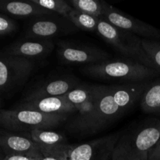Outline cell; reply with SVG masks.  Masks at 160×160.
Wrapping results in <instances>:
<instances>
[{"label": "cell", "mask_w": 160, "mask_h": 160, "mask_svg": "<svg viewBox=\"0 0 160 160\" xmlns=\"http://www.w3.org/2000/svg\"><path fill=\"white\" fill-rule=\"evenodd\" d=\"M28 134L31 140L38 147L41 152L60 150L70 145L64 134L51 130L36 129Z\"/></svg>", "instance_id": "cell-15"}, {"label": "cell", "mask_w": 160, "mask_h": 160, "mask_svg": "<svg viewBox=\"0 0 160 160\" xmlns=\"http://www.w3.org/2000/svg\"><path fill=\"white\" fill-rule=\"evenodd\" d=\"M31 2L49 12L67 18L73 8L68 2L64 0H31Z\"/></svg>", "instance_id": "cell-21"}, {"label": "cell", "mask_w": 160, "mask_h": 160, "mask_svg": "<svg viewBox=\"0 0 160 160\" xmlns=\"http://www.w3.org/2000/svg\"><path fill=\"white\" fill-rule=\"evenodd\" d=\"M142 43L155 69L160 70V41L142 38Z\"/></svg>", "instance_id": "cell-22"}, {"label": "cell", "mask_w": 160, "mask_h": 160, "mask_svg": "<svg viewBox=\"0 0 160 160\" xmlns=\"http://www.w3.org/2000/svg\"><path fill=\"white\" fill-rule=\"evenodd\" d=\"M151 81L101 85L96 95L78 110L68 130L82 135L100 132L138 102Z\"/></svg>", "instance_id": "cell-1"}, {"label": "cell", "mask_w": 160, "mask_h": 160, "mask_svg": "<svg viewBox=\"0 0 160 160\" xmlns=\"http://www.w3.org/2000/svg\"><path fill=\"white\" fill-rule=\"evenodd\" d=\"M68 148L52 152H43L40 160H68Z\"/></svg>", "instance_id": "cell-24"}, {"label": "cell", "mask_w": 160, "mask_h": 160, "mask_svg": "<svg viewBox=\"0 0 160 160\" xmlns=\"http://www.w3.org/2000/svg\"><path fill=\"white\" fill-rule=\"evenodd\" d=\"M76 28L89 32L97 33L98 18L73 9L67 17Z\"/></svg>", "instance_id": "cell-19"}, {"label": "cell", "mask_w": 160, "mask_h": 160, "mask_svg": "<svg viewBox=\"0 0 160 160\" xmlns=\"http://www.w3.org/2000/svg\"><path fill=\"white\" fill-rule=\"evenodd\" d=\"M18 109H26L31 110L38 111L45 114L69 116L78 112V109L70 105L63 96L48 97L31 101L20 102L14 106Z\"/></svg>", "instance_id": "cell-14"}, {"label": "cell", "mask_w": 160, "mask_h": 160, "mask_svg": "<svg viewBox=\"0 0 160 160\" xmlns=\"http://www.w3.org/2000/svg\"><path fill=\"white\" fill-rule=\"evenodd\" d=\"M120 134L117 132L79 145H70L68 160H110Z\"/></svg>", "instance_id": "cell-10"}, {"label": "cell", "mask_w": 160, "mask_h": 160, "mask_svg": "<svg viewBox=\"0 0 160 160\" xmlns=\"http://www.w3.org/2000/svg\"><path fill=\"white\" fill-rule=\"evenodd\" d=\"M17 23L7 16L0 14V35L11 34L17 30Z\"/></svg>", "instance_id": "cell-23"}, {"label": "cell", "mask_w": 160, "mask_h": 160, "mask_svg": "<svg viewBox=\"0 0 160 160\" xmlns=\"http://www.w3.org/2000/svg\"><path fill=\"white\" fill-rule=\"evenodd\" d=\"M81 84V81L71 75L44 80L32 86L20 102L31 101L48 97L64 96L70 91Z\"/></svg>", "instance_id": "cell-11"}, {"label": "cell", "mask_w": 160, "mask_h": 160, "mask_svg": "<svg viewBox=\"0 0 160 160\" xmlns=\"http://www.w3.org/2000/svg\"><path fill=\"white\" fill-rule=\"evenodd\" d=\"M57 56L62 64H85V66L112 59L111 55L102 48L70 41L57 42Z\"/></svg>", "instance_id": "cell-8"}, {"label": "cell", "mask_w": 160, "mask_h": 160, "mask_svg": "<svg viewBox=\"0 0 160 160\" xmlns=\"http://www.w3.org/2000/svg\"><path fill=\"white\" fill-rule=\"evenodd\" d=\"M70 6L76 10L99 18L102 16L104 1L100 0H70Z\"/></svg>", "instance_id": "cell-20"}, {"label": "cell", "mask_w": 160, "mask_h": 160, "mask_svg": "<svg viewBox=\"0 0 160 160\" xmlns=\"http://www.w3.org/2000/svg\"><path fill=\"white\" fill-rule=\"evenodd\" d=\"M81 72L91 78L123 84L146 82L160 76V70L128 57L110 59L84 66Z\"/></svg>", "instance_id": "cell-3"}, {"label": "cell", "mask_w": 160, "mask_h": 160, "mask_svg": "<svg viewBox=\"0 0 160 160\" xmlns=\"http://www.w3.org/2000/svg\"><path fill=\"white\" fill-rule=\"evenodd\" d=\"M101 17L116 28L140 36L142 38L160 41V30L121 12L106 2Z\"/></svg>", "instance_id": "cell-9"}, {"label": "cell", "mask_w": 160, "mask_h": 160, "mask_svg": "<svg viewBox=\"0 0 160 160\" xmlns=\"http://www.w3.org/2000/svg\"><path fill=\"white\" fill-rule=\"evenodd\" d=\"M0 11L17 17H33L52 15L53 12L28 1H6L0 0Z\"/></svg>", "instance_id": "cell-16"}, {"label": "cell", "mask_w": 160, "mask_h": 160, "mask_svg": "<svg viewBox=\"0 0 160 160\" xmlns=\"http://www.w3.org/2000/svg\"><path fill=\"white\" fill-rule=\"evenodd\" d=\"M101 85L82 83L64 95V98L79 110L82 106L91 101L98 93Z\"/></svg>", "instance_id": "cell-18"}, {"label": "cell", "mask_w": 160, "mask_h": 160, "mask_svg": "<svg viewBox=\"0 0 160 160\" xmlns=\"http://www.w3.org/2000/svg\"><path fill=\"white\" fill-rule=\"evenodd\" d=\"M67 118V116L13 107L0 109V128L17 133H29L36 129L50 130L62 124Z\"/></svg>", "instance_id": "cell-4"}, {"label": "cell", "mask_w": 160, "mask_h": 160, "mask_svg": "<svg viewBox=\"0 0 160 160\" xmlns=\"http://www.w3.org/2000/svg\"><path fill=\"white\" fill-rule=\"evenodd\" d=\"M160 139V119L149 117L120 133L110 160H148L150 150Z\"/></svg>", "instance_id": "cell-2"}, {"label": "cell", "mask_w": 160, "mask_h": 160, "mask_svg": "<svg viewBox=\"0 0 160 160\" xmlns=\"http://www.w3.org/2000/svg\"><path fill=\"white\" fill-rule=\"evenodd\" d=\"M0 104H1V100H0Z\"/></svg>", "instance_id": "cell-28"}, {"label": "cell", "mask_w": 160, "mask_h": 160, "mask_svg": "<svg viewBox=\"0 0 160 160\" xmlns=\"http://www.w3.org/2000/svg\"><path fill=\"white\" fill-rule=\"evenodd\" d=\"M0 148L6 156H30L41 153L28 133H17L0 128Z\"/></svg>", "instance_id": "cell-13"}, {"label": "cell", "mask_w": 160, "mask_h": 160, "mask_svg": "<svg viewBox=\"0 0 160 160\" xmlns=\"http://www.w3.org/2000/svg\"><path fill=\"white\" fill-rule=\"evenodd\" d=\"M42 153L30 156H21V155H12L6 156L4 160H40Z\"/></svg>", "instance_id": "cell-25"}, {"label": "cell", "mask_w": 160, "mask_h": 160, "mask_svg": "<svg viewBox=\"0 0 160 160\" xmlns=\"http://www.w3.org/2000/svg\"><path fill=\"white\" fill-rule=\"evenodd\" d=\"M34 68L32 59L0 55V92H10L21 86L31 77Z\"/></svg>", "instance_id": "cell-6"}, {"label": "cell", "mask_w": 160, "mask_h": 160, "mask_svg": "<svg viewBox=\"0 0 160 160\" xmlns=\"http://www.w3.org/2000/svg\"><path fill=\"white\" fill-rule=\"evenodd\" d=\"M139 102L145 113L160 115V76L149 83Z\"/></svg>", "instance_id": "cell-17"}, {"label": "cell", "mask_w": 160, "mask_h": 160, "mask_svg": "<svg viewBox=\"0 0 160 160\" xmlns=\"http://www.w3.org/2000/svg\"><path fill=\"white\" fill-rule=\"evenodd\" d=\"M97 34L125 57L131 58L146 67L155 69L144 50L142 38L116 28L102 17L98 18Z\"/></svg>", "instance_id": "cell-5"}, {"label": "cell", "mask_w": 160, "mask_h": 160, "mask_svg": "<svg viewBox=\"0 0 160 160\" xmlns=\"http://www.w3.org/2000/svg\"><path fill=\"white\" fill-rule=\"evenodd\" d=\"M148 160H160V139L156 145L150 150Z\"/></svg>", "instance_id": "cell-26"}, {"label": "cell", "mask_w": 160, "mask_h": 160, "mask_svg": "<svg viewBox=\"0 0 160 160\" xmlns=\"http://www.w3.org/2000/svg\"><path fill=\"white\" fill-rule=\"evenodd\" d=\"M6 158V155L4 154V152H2V150L0 148V160H4Z\"/></svg>", "instance_id": "cell-27"}, {"label": "cell", "mask_w": 160, "mask_h": 160, "mask_svg": "<svg viewBox=\"0 0 160 160\" xmlns=\"http://www.w3.org/2000/svg\"><path fill=\"white\" fill-rule=\"evenodd\" d=\"M70 20L57 14L31 18L28 24L25 38L52 40L54 38L73 34L78 31Z\"/></svg>", "instance_id": "cell-7"}, {"label": "cell", "mask_w": 160, "mask_h": 160, "mask_svg": "<svg viewBox=\"0 0 160 160\" xmlns=\"http://www.w3.org/2000/svg\"><path fill=\"white\" fill-rule=\"evenodd\" d=\"M54 48L55 43L52 40L24 37L9 45L2 54L20 56L34 61L46 58Z\"/></svg>", "instance_id": "cell-12"}]
</instances>
